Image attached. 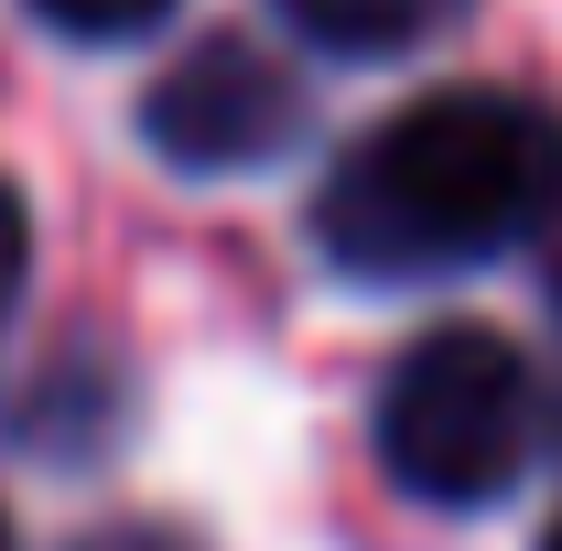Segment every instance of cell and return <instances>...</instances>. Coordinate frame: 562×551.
I'll return each instance as SVG.
<instances>
[{"instance_id":"obj_10","label":"cell","mask_w":562,"mask_h":551,"mask_svg":"<svg viewBox=\"0 0 562 551\" xmlns=\"http://www.w3.org/2000/svg\"><path fill=\"white\" fill-rule=\"evenodd\" d=\"M552 314H562V260H552Z\"/></svg>"},{"instance_id":"obj_9","label":"cell","mask_w":562,"mask_h":551,"mask_svg":"<svg viewBox=\"0 0 562 551\" xmlns=\"http://www.w3.org/2000/svg\"><path fill=\"white\" fill-rule=\"evenodd\" d=\"M541 551H562V519H552V530H541Z\"/></svg>"},{"instance_id":"obj_7","label":"cell","mask_w":562,"mask_h":551,"mask_svg":"<svg viewBox=\"0 0 562 551\" xmlns=\"http://www.w3.org/2000/svg\"><path fill=\"white\" fill-rule=\"evenodd\" d=\"M87 551H184V541H173V530H98Z\"/></svg>"},{"instance_id":"obj_4","label":"cell","mask_w":562,"mask_h":551,"mask_svg":"<svg viewBox=\"0 0 562 551\" xmlns=\"http://www.w3.org/2000/svg\"><path fill=\"white\" fill-rule=\"evenodd\" d=\"M465 0H271V22L292 44H314V55H347V66H390V55H412L432 44L443 22H454Z\"/></svg>"},{"instance_id":"obj_5","label":"cell","mask_w":562,"mask_h":551,"mask_svg":"<svg viewBox=\"0 0 562 551\" xmlns=\"http://www.w3.org/2000/svg\"><path fill=\"white\" fill-rule=\"evenodd\" d=\"M22 11L66 44H140V33L173 22V0H22Z\"/></svg>"},{"instance_id":"obj_8","label":"cell","mask_w":562,"mask_h":551,"mask_svg":"<svg viewBox=\"0 0 562 551\" xmlns=\"http://www.w3.org/2000/svg\"><path fill=\"white\" fill-rule=\"evenodd\" d=\"M0 551H22V541H11V508H0Z\"/></svg>"},{"instance_id":"obj_6","label":"cell","mask_w":562,"mask_h":551,"mask_svg":"<svg viewBox=\"0 0 562 551\" xmlns=\"http://www.w3.org/2000/svg\"><path fill=\"white\" fill-rule=\"evenodd\" d=\"M22 281H33V206H22V184L0 173V325H11Z\"/></svg>"},{"instance_id":"obj_1","label":"cell","mask_w":562,"mask_h":551,"mask_svg":"<svg viewBox=\"0 0 562 551\" xmlns=\"http://www.w3.org/2000/svg\"><path fill=\"white\" fill-rule=\"evenodd\" d=\"M562 227V109L530 87H432L368 120L314 195L347 281H454Z\"/></svg>"},{"instance_id":"obj_3","label":"cell","mask_w":562,"mask_h":551,"mask_svg":"<svg viewBox=\"0 0 562 551\" xmlns=\"http://www.w3.org/2000/svg\"><path fill=\"white\" fill-rule=\"evenodd\" d=\"M303 131H314L303 66H281L271 44H238V33L184 44L173 66L151 76V98H140V140L173 173H260Z\"/></svg>"},{"instance_id":"obj_2","label":"cell","mask_w":562,"mask_h":551,"mask_svg":"<svg viewBox=\"0 0 562 551\" xmlns=\"http://www.w3.org/2000/svg\"><path fill=\"white\" fill-rule=\"evenodd\" d=\"M552 443V390L497 325H432L379 379V465L422 508H497Z\"/></svg>"}]
</instances>
